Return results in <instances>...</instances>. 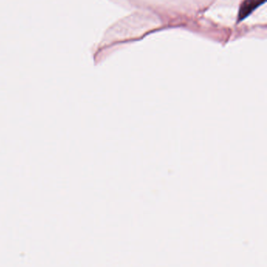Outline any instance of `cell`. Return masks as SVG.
<instances>
[{"label":"cell","instance_id":"6da1fadb","mask_svg":"<svg viewBox=\"0 0 267 267\" xmlns=\"http://www.w3.org/2000/svg\"><path fill=\"white\" fill-rule=\"evenodd\" d=\"M264 2L265 0H245L240 7L238 21L243 20L245 17H247L255 9Z\"/></svg>","mask_w":267,"mask_h":267}]
</instances>
